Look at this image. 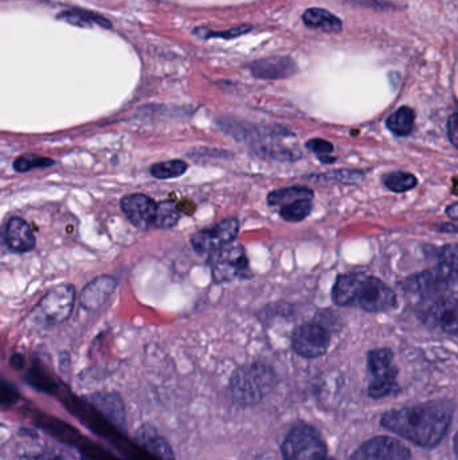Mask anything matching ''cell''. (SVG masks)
<instances>
[{
    "label": "cell",
    "instance_id": "4dcf8cb0",
    "mask_svg": "<svg viewBox=\"0 0 458 460\" xmlns=\"http://www.w3.org/2000/svg\"><path fill=\"white\" fill-rule=\"evenodd\" d=\"M448 133L449 139L453 144V147H458V116L457 113H453L450 119L448 120Z\"/></svg>",
    "mask_w": 458,
    "mask_h": 460
},
{
    "label": "cell",
    "instance_id": "d6a6232c",
    "mask_svg": "<svg viewBox=\"0 0 458 460\" xmlns=\"http://www.w3.org/2000/svg\"><path fill=\"white\" fill-rule=\"evenodd\" d=\"M457 203L455 202V203H452L449 207H448V210H446V214L450 217L452 219H458V209H457Z\"/></svg>",
    "mask_w": 458,
    "mask_h": 460
},
{
    "label": "cell",
    "instance_id": "5bb4252c",
    "mask_svg": "<svg viewBox=\"0 0 458 460\" xmlns=\"http://www.w3.org/2000/svg\"><path fill=\"white\" fill-rule=\"evenodd\" d=\"M117 282L112 276H100L91 280L89 284L82 289L80 295V303L87 309H98L104 306L110 295L116 289Z\"/></svg>",
    "mask_w": 458,
    "mask_h": 460
},
{
    "label": "cell",
    "instance_id": "7402d4cb",
    "mask_svg": "<svg viewBox=\"0 0 458 460\" xmlns=\"http://www.w3.org/2000/svg\"><path fill=\"white\" fill-rule=\"evenodd\" d=\"M60 18L65 19V22L71 23L74 26H91V24H98L101 27L109 28L112 27L109 21L105 19L104 17L93 12V11H87V10H71V11H65L60 15Z\"/></svg>",
    "mask_w": 458,
    "mask_h": 460
},
{
    "label": "cell",
    "instance_id": "5b68a950",
    "mask_svg": "<svg viewBox=\"0 0 458 460\" xmlns=\"http://www.w3.org/2000/svg\"><path fill=\"white\" fill-rule=\"evenodd\" d=\"M76 300V289L70 284H61L44 295L33 316L37 322L53 326L65 322L70 316Z\"/></svg>",
    "mask_w": 458,
    "mask_h": 460
},
{
    "label": "cell",
    "instance_id": "52a82bcc",
    "mask_svg": "<svg viewBox=\"0 0 458 460\" xmlns=\"http://www.w3.org/2000/svg\"><path fill=\"white\" fill-rule=\"evenodd\" d=\"M240 232V223L236 219L220 221L215 226L199 230L191 237V245L197 253H214L229 246Z\"/></svg>",
    "mask_w": 458,
    "mask_h": 460
},
{
    "label": "cell",
    "instance_id": "4316f807",
    "mask_svg": "<svg viewBox=\"0 0 458 460\" xmlns=\"http://www.w3.org/2000/svg\"><path fill=\"white\" fill-rule=\"evenodd\" d=\"M399 391L396 378H373L369 386V395L372 398H383L395 395Z\"/></svg>",
    "mask_w": 458,
    "mask_h": 460
},
{
    "label": "cell",
    "instance_id": "f1b7e54d",
    "mask_svg": "<svg viewBox=\"0 0 458 460\" xmlns=\"http://www.w3.org/2000/svg\"><path fill=\"white\" fill-rule=\"evenodd\" d=\"M306 147L316 153L320 159H324L326 156H329V153L333 151V146L332 143H329L327 140L323 139H312L306 143Z\"/></svg>",
    "mask_w": 458,
    "mask_h": 460
},
{
    "label": "cell",
    "instance_id": "ba28073f",
    "mask_svg": "<svg viewBox=\"0 0 458 460\" xmlns=\"http://www.w3.org/2000/svg\"><path fill=\"white\" fill-rule=\"evenodd\" d=\"M331 337L326 327L319 323H304L293 334V349L304 358H317L326 354Z\"/></svg>",
    "mask_w": 458,
    "mask_h": 460
},
{
    "label": "cell",
    "instance_id": "7a4b0ae2",
    "mask_svg": "<svg viewBox=\"0 0 458 460\" xmlns=\"http://www.w3.org/2000/svg\"><path fill=\"white\" fill-rule=\"evenodd\" d=\"M332 299L337 306L359 307L367 312H383L396 306L393 289L364 273L339 276L332 289Z\"/></svg>",
    "mask_w": 458,
    "mask_h": 460
},
{
    "label": "cell",
    "instance_id": "30bf717a",
    "mask_svg": "<svg viewBox=\"0 0 458 460\" xmlns=\"http://www.w3.org/2000/svg\"><path fill=\"white\" fill-rule=\"evenodd\" d=\"M426 323L432 327L442 330L448 334H457V300L455 295L437 298L436 302L425 312Z\"/></svg>",
    "mask_w": 458,
    "mask_h": 460
},
{
    "label": "cell",
    "instance_id": "277c9868",
    "mask_svg": "<svg viewBox=\"0 0 458 460\" xmlns=\"http://www.w3.org/2000/svg\"><path fill=\"white\" fill-rule=\"evenodd\" d=\"M283 455L285 460H324L327 445L315 428L299 425L286 435Z\"/></svg>",
    "mask_w": 458,
    "mask_h": 460
},
{
    "label": "cell",
    "instance_id": "6da1fadb",
    "mask_svg": "<svg viewBox=\"0 0 458 460\" xmlns=\"http://www.w3.org/2000/svg\"><path fill=\"white\" fill-rule=\"evenodd\" d=\"M450 409L439 402H428L390 411L382 417V427L423 448L438 445L448 434Z\"/></svg>",
    "mask_w": 458,
    "mask_h": 460
},
{
    "label": "cell",
    "instance_id": "83f0119b",
    "mask_svg": "<svg viewBox=\"0 0 458 460\" xmlns=\"http://www.w3.org/2000/svg\"><path fill=\"white\" fill-rule=\"evenodd\" d=\"M54 164V160L47 159V157H41V156H33V155H23L19 156L14 162V169L18 173H27L34 169H41V167H50Z\"/></svg>",
    "mask_w": 458,
    "mask_h": 460
},
{
    "label": "cell",
    "instance_id": "e0dca14e",
    "mask_svg": "<svg viewBox=\"0 0 458 460\" xmlns=\"http://www.w3.org/2000/svg\"><path fill=\"white\" fill-rule=\"evenodd\" d=\"M303 21L309 28L322 30L329 34L340 33L343 28L342 21L324 8H308L303 15Z\"/></svg>",
    "mask_w": 458,
    "mask_h": 460
},
{
    "label": "cell",
    "instance_id": "d6986e66",
    "mask_svg": "<svg viewBox=\"0 0 458 460\" xmlns=\"http://www.w3.org/2000/svg\"><path fill=\"white\" fill-rule=\"evenodd\" d=\"M415 113L409 107H400L389 116L386 126L395 136H409L414 130Z\"/></svg>",
    "mask_w": 458,
    "mask_h": 460
},
{
    "label": "cell",
    "instance_id": "f546056e",
    "mask_svg": "<svg viewBox=\"0 0 458 460\" xmlns=\"http://www.w3.org/2000/svg\"><path fill=\"white\" fill-rule=\"evenodd\" d=\"M33 460H76L69 452L62 451V450H50L44 451L39 457L34 458Z\"/></svg>",
    "mask_w": 458,
    "mask_h": 460
},
{
    "label": "cell",
    "instance_id": "603a6c76",
    "mask_svg": "<svg viewBox=\"0 0 458 460\" xmlns=\"http://www.w3.org/2000/svg\"><path fill=\"white\" fill-rule=\"evenodd\" d=\"M188 166L186 162L174 159V160H167V162H160L153 164L150 170L151 176L157 178V179H174L183 176L187 171Z\"/></svg>",
    "mask_w": 458,
    "mask_h": 460
},
{
    "label": "cell",
    "instance_id": "9c48e42d",
    "mask_svg": "<svg viewBox=\"0 0 458 460\" xmlns=\"http://www.w3.org/2000/svg\"><path fill=\"white\" fill-rule=\"evenodd\" d=\"M358 455L362 460H410L409 448L399 440L387 436H378L366 441Z\"/></svg>",
    "mask_w": 458,
    "mask_h": 460
},
{
    "label": "cell",
    "instance_id": "d4e9b609",
    "mask_svg": "<svg viewBox=\"0 0 458 460\" xmlns=\"http://www.w3.org/2000/svg\"><path fill=\"white\" fill-rule=\"evenodd\" d=\"M310 210H312V199H301L281 206L280 214L285 221L300 222L310 214Z\"/></svg>",
    "mask_w": 458,
    "mask_h": 460
},
{
    "label": "cell",
    "instance_id": "8fae6325",
    "mask_svg": "<svg viewBox=\"0 0 458 460\" xmlns=\"http://www.w3.org/2000/svg\"><path fill=\"white\" fill-rule=\"evenodd\" d=\"M123 213L139 229L151 228L156 212V202L144 194H132L121 201Z\"/></svg>",
    "mask_w": 458,
    "mask_h": 460
},
{
    "label": "cell",
    "instance_id": "836d02e7",
    "mask_svg": "<svg viewBox=\"0 0 458 460\" xmlns=\"http://www.w3.org/2000/svg\"><path fill=\"white\" fill-rule=\"evenodd\" d=\"M456 230H457V228H456V225H442L441 228H439V232H448V233H456Z\"/></svg>",
    "mask_w": 458,
    "mask_h": 460
},
{
    "label": "cell",
    "instance_id": "8992f818",
    "mask_svg": "<svg viewBox=\"0 0 458 460\" xmlns=\"http://www.w3.org/2000/svg\"><path fill=\"white\" fill-rule=\"evenodd\" d=\"M210 266L213 279L217 283H227L250 276L247 257L240 246H226L214 252Z\"/></svg>",
    "mask_w": 458,
    "mask_h": 460
},
{
    "label": "cell",
    "instance_id": "484cf974",
    "mask_svg": "<svg viewBox=\"0 0 458 460\" xmlns=\"http://www.w3.org/2000/svg\"><path fill=\"white\" fill-rule=\"evenodd\" d=\"M252 30V26L243 24V26H238L230 30H224V31H214V30H206L203 27H197L194 30V34L197 35L202 40H209V38H223V40H233V38H238L243 34H247Z\"/></svg>",
    "mask_w": 458,
    "mask_h": 460
},
{
    "label": "cell",
    "instance_id": "2e32d148",
    "mask_svg": "<svg viewBox=\"0 0 458 460\" xmlns=\"http://www.w3.org/2000/svg\"><path fill=\"white\" fill-rule=\"evenodd\" d=\"M89 401L110 421L118 427L125 429V412L124 405L120 400V397L116 395H108V393H100V395L89 397Z\"/></svg>",
    "mask_w": 458,
    "mask_h": 460
},
{
    "label": "cell",
    "instance_id": "d590c367",
    "mask_svg": "<svg viewBox=\"0 0 458 460\" xmlns=\"http://www.w3.org/2000/svg\"><path fill=\"white\" fill-rule=\"evenodd\" d=\"M24 460H33V459H24Z\"/></svg>",
    "mask_w": 458,
    "mask_h": 460
},
{
    "label": "cell",
    "instance_id": "9a60e30c",
    "mask_svg": "<svg viewBox=\"0 0 458 460\" xmlns=\"http://www.w3.org/2000/svg\"><path fill=\"white\" fill-rule=\"evenodd\" d=\"M136 440L156 458L160 460H174V452L170 444L151 425H143L136 434Z\"/></svg>",
    "mask_w": 458,
    "mask_h": 460
},
{
    "label": "cell",
    "instance_id": "1f68e13d",
    "mask_svg": "<svg viewBox=\"0 0 458 460\" xmlns=\"http://www.w3.org/2000/svg\"><path fill=\"white\" fill-rule=\"evenodd\" d=\"M347 3H351L353 6H360V7H369V8H379L385 10L387 3H382L379 0H347Z\"/></svg>",
    "mask_w": 458,
    "mask_h": 460
},
{
    "label": "cell",
    "instance_id": "cb8c5ba5",
    "mask_svg": "<svg viewBox=\"0 0 458 460\" xmlns=\"http://www.w3.org/2000/svg\"><path fill=\"white\" fill-rule=\"evenodd\" d=\"M382 180L385 186L394 193H405L413 190L418 183L416 178L413 174L405 171H394L390 174H386Z\"/></svg>",
    "mask_w": 458,
    "mask_h": 460
},
{
    "label": "cell",
    "instance_id": "7c38bea8",
    "mask_svg": "<svg viewBox=\"0 0 458 460\" xmlns=\"http://www.w3.org/2000/svg\"><path fill=\"white\" fill-rule=\"evenodd\" d=\"M250 73L260 80H281L292 77L297 71V65L290 57L276 56L262 58L247 66Z\"/></svg>",
    "mask_w": 458,
    "mask_h": 460
},
{
    "label": "cell",
    "instance_id": "ac0fdd59",
    "mask_svg": "<svg viewBox=\"0 0 458 460\" xmlns=\"http://www.w3.org/2000/svg\"><path fill=\"white\" fill-rule=\"evenodd\" d=\"M393 351L376 349L369 352L367 365L373 378H396V368L393 365Z\"/></svg>",
    "mask_w": 458,
    "mask_h": 460
},
{
    "label": "cell",
    "instance_id": "4fadbf2b",
    "mask_svg": "<svg viewBox=\"0 0 458 460\" xmlns=\"http://www.w3.org/2000/svg\"><path fill=\"white\" fill-rule=\"evenodd\" d=\"M3 239L14 252H28L35 246V236L27 221L21 217H12L4 228Z\"/></svg>",
    "mask_w": 458,
    "mask_h": 460
},
{
    "label": "cell",
    "instance_id": "e575fe53",
    "mask_svg": "<svg viewBox=\"0 0 458 460\" xmlns=\"http://www.w3.org/2000/svg\"><path fill=\"white\" fill-rule=\"evenodd\" d=\"M324 460H333V459H328V458H326Z\"/></svg>",
    "mask_w": 458,
    "mask_h": 460
},
{
    "label": "cell",
    "instance_id": "ffe728a7",
    "mask_svg": "<svg viewBox=\"0 0 458 460\" xmlns=\"http://www.w3.org/2000/svg\"><path fill=\"white\" fill-rule=\"evenodd\" d=\"M313 191L304 186H293V187H285L280 190H274L267 196V202L272 206H285L296 201L301 199H312Z\"/></svg>",
    "mask_w": 458,
    "mask_h": 460
},
{
    "label": "cell",
    "instance_id": "3957f363",
    "mask_svg": "<svg viewBox=\"0 0 458 460\" xmlns=\"http://www.w3.org/2000/svg\"><path fill=\"white\" fill-rule=\"evenodd\" d=\"M274 384V373L262 364L243 366L234 373L230 381L231 397L243 405L261 401Z\"/></svg>",
    "mask_w": 458,
    "mask_h": 460
},
{
    "label": "cell",
    "instance_id": "44dd1931",
    "mask_svg": "<svg viewBox=\"0 0 458 460\" xmlns=\"http://www.w3.org/2000/svg\"><path fill=\"white\" fill-rule=\"evenodd\" d=\"M179 219H180V213L174 202L164 201V202L156 203L153 228L171 229L179 222Z\"/></svg>",
    "mask_w": 458,
    "mask_h": 460
}]
</instances>
